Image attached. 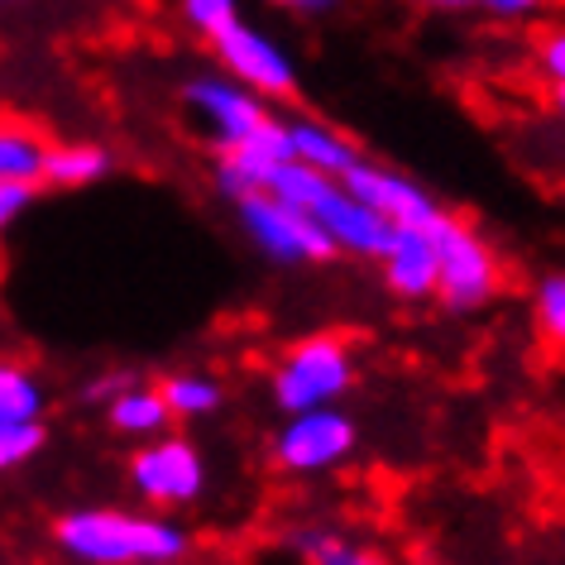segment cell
Returning a JSON list of instances; mask_svg holds the SVG:
<instances>
[{
	"instance_id": "20",
	"label": "cell",
	"mask_w": 565,
	"mask_h": 565,
	"mask_svg": "<svg viewBox=\"0 0 565 565\" xmlns=\"http://www.w3.org/2000/svg\"><path fill=\"white\" fill-rule=\"evenodd\" d=\"M49 427L44 422H0V475H15L44 456Z\"/></svg>"
},
{
	"instance_id": "8",
	"label": "cell",
	"mask_w": 565,
	"mask_h": 565,
	"mask_svg": "<svg viewBox=\"0 0 565 565\" xmlns=\"http://www.w3.org/2000/svg\"><path fill=\"white\" fill-rule=\"evenodd\" d=\"M206 49L216 53V67L225 77L245 82V87L259 92L264 102L278 106V102H292V96L302 92V73H298V63H292V53L282 49L264 24H249L245 15L235 24H225Z\"/></svg>"
},
{
	"instance_id": "6",
	"label": "cell",
	"mask_w": 565,
	"mask_h": 565,
	"mask_svg": "<svg viewBox=\"0 0 565 565\" xmlns=\"http://www.w3.org/2000/svg\"><path fill=\"white\" fill-rule=\"evenodd\" d=\"M125 479H130L135 499H145V508L173 513V508H192V503L206 499L211 465L192 436H178L168 427L159 436H149V441H135Z\"/></svg>"
},
{
	"instance_id": "23",
	"label": "cell",
	"mask_w": 565,
	"mask_h": 565,
	"mask_svg": "<svg viewBox=\"0 0 565 565\" xmlns=\"http://www.w3.org/2000/svg\"><path fill=\"white\" fill-rule=\"evenodd\" d=\"M34 196H39V188H30V182H0V235H10L24 221Z\"/></svg>"
},
{
	"instance_id": "3",
	"label": "cell",
	"mask_w": 565,
	"mask_h": 565,
	"mask_svg": "<svg viewBox=\"0 0 565 565\" xmlns=\"http://www.w3.org/2000/svg\"><path fill=\"white\" fill-rule=\"evenodd\" d=\"M182 106L202 125V135L221 149H274L288 159V139H282V116L274 102L249 92L245 82L225 73H196L182 82Z\"/></svg>"
},
{
	"instance_id": "7",
	"label": "cell",
	"mask_w": 565,
	"mask_h": 565,
	"mask_svg": "<svg viewBox=\"0 0 565 565\" xmlns=\"http://www.w3.org/2000/svg\"><path fill=\"white\" fill-rule=\"evenodd\" d=\"M360 450V422L345 413V403L335 407H307V413H288L278 422L268 456L274 470L292 479H317L350 465V456Z\"/></svg>"
},
{
	"instance_id": "4",
	"label": "cell",
	"mask_w": 565,
	"mask_h": 565,
	"mask_svg": "<svg viewBox=\"0 0 565 565\" xmlns=\"http://www.w3.org/2000/svg\"><path fill=\"white\" fill-rule=\"evenodd\" d=\"M427 231L436 245V302L446 312H479V307H489L499 298L503 259L470 221L441 211Z\"/></svg>"
},
{
	"instance_id": "14",
	"label": "cell",
	"mask_w": 565,
	"mask_h": 565,
	"mask_svg": "<svg viewBox=\"0 0 565 565\" xmlns=\"http://www.w3.org/2000/svg\"><path fill=\"white\" fill-rule=\"evenodd\" d=\"M116 153L92 139H67V145H49V163H44V188H63V192H82L96 188L102 178H110Z\"/></svg>"
},
{
	"instance_id": "16",
	"label": "cell",
	"mask_w": 565,
	"mask_h": 565,
	"mask_svg": "<svg viewBox=\"0 0 565 565\" xmlns=\"http://www.w3.org/2000/svg\"><path fill=\"white\" fill-rule=\"evenodd\" d=\"M159 393L173 422H206L225 407V384L211 370H173L159 379Z\"/></svg>"
},
{
	"instance_id": "10",
	"label": "cell",
	"mask_w": 565,
	"mask_h": 565,
	"mask_svg": "<svg viewBox=\"0 0 565 565\" xmlns=\"http://www.w3.org/2000/svg\"><path fill=\"white\" fill-rule=\"evenodd\" d=\"M307 216H317L321 221V231H327L335 239V249L345 254V259H364V264H374L379 254L388 249V239H393V225L379 216V211L370 202H360L355 192L345 188L341 178L331 182L327 192L312 202V211Z\"/></svg>"
},
{
	"instance_id": "25",
	"label": "cell",
	"mask_w": 565,
	"mask_h": 565,
	"mask_svg": "<svg viewBox=\"0 0 565 565\" xmlns=\"http://www.w3.org/2000/svg\"><path fill=\"white\" fill-rule=\"evenodd\" d=\"M264 6H274L278 15H292V20H327L341 6H350V0H264Z\"/></svg>"
},
{
	"instance_id": "13",
	"label": "cell",
	"mask_w": 565,
	"mask_h": 565,
	"mask_svg": "<svg viewBox=\"0 0 565 565\" xmlns=\"http://www.w3.org/2000/svg\"><path fill=\"white\" fill-rule=\"evenodd\" d=\"M106 427L125 436V441H149L173 427V413H168L159 384H139V379H125V384L102 403Z\"/></svg>"
},
{
	"instance_id": "2",
	"label": "cell",
	"mask_w": 565,
	"mask_h": 565,
	"mask_svg": "<svg viewBox=\"0 0 565 565\" xmlns=\"http://www.w3.org/2000/svg\"><path fill=\"white\" fill-rule=\"evenodd\" d=\"M355 384H360L355 345L335 331L298 335V341L282 345L278 360L268 364V398H274V407L282 417L307 413V407L345 403Z\"/></svg>"
},
{
	"instance_id": "18",
	"label": "cell",
	"mask_w": 565,
	"mask_h": 565,
	"mask_svg": "<svg viewBox=\"0 0 565 565\" xmlns=\"http://www.w3.org/2000/svg\"><path fill=\"white\" fill-rule=\"evenodd\" d=\"M49 417V384L34 364L0 355V422H44Z\"/></svg>"
},
{
	"instance_id": "29",
	"label": "cell",
	"mask_w": 565,
	"mask_h": 565,
	"mask_svg": "<svg viewBox=\"0 0 565 565\" xmlns=\"http://www.w3.org/2000/svg\"><path fill=\"white\" fill-rule=\"evenodd\" d=\"M0 6H10V0H0Z\"/></svg>"
},
{
	"instance_id": "28",
	"label": "cell",
	"mask_w": 565,
	"mask_h": 565,
	"mask_svg": "<svg viewBox=\"0 0 565 565\" xmlns=\"http://www.w3.org/2000/svg\"><path fill=\"white\" fill-rule=\"evenodd\" d=\"M551 106H556V116L565 120V82H551Z\"/></svg>"
},
{
	"instance_id": "11",
	"label": "cell",
	"mask_w": 565,
	"mask_h": 565,
	"mask_svg": "<svg viewBox=\"0 0 565 565\" xmlns=\"http://www.w3.org/2000/svg\"><path fill=\"white\" fill-rule=\"evenodd\" d=\"M379 278L398 302H431L436 298V245L427 225H393L388 249L379 254Z\"/></svg>"
},
{
	"instance_id": "22",
	"label": "cell",
	"mask_w": 565,
	"mask_h": 565,
	"mask_svg": "<svg viewBox=\"0 0 565 565\" xmlns=\"http://www.w3.org/2000/svg\"><path fill=\"white\" fill-rule=\"evenodd\" d=\"M532 63H536V73H542L546 82H565V24H551V30L536 34Z\"/></svg>"
},
{
	"instance_id": "17",
	"label": "cell",
	"mask_w": 565,
	"mask_h": 565,
	"mask_svg": "<svg viewBox=\"0 0 565 565\" xmlns=\"http://www.w3.org/2000/svg\"><path fill=\"white\" fill-rule=\"evenodd\" d=\"M44 163H49V139L34 125L0 120V182L44 188Z\"/></svg>"
},
{
	"instance_id": "19",
	"label": "cell",
	"mask_w": 565,
	"mask_h": 565,
	"mask_svg": "<svg viewBox=\"0 0 565 565\" xmlns=\"http://www.w3.org/2000/svg\"><path fill=\"white\" fill-rule=\"evenodd\" d=\"M532 321L556 350H565V268L561 274H542L532 288Z\"/></svg>"
},
{
	"instance_id": "24",
	"label": "cell",
	"mask_w": 565,
	"mask_h": 565,
	"mask_svg": "<svg viewBox=\"0 0 565 565\" xmlns=\"http://www.w3.org/2000/svg\"><path fill=\"white\" fill-rule=\"evenodd\" d=\"M546 6H551V0H475V10H484L489 20H508V24L542 15Z\"/></svg>"
},
{
	"instance_id": "1",
	"label": "cell",
	"mask_w": 565,
	"mask_h": 565,
	"mask_svg": "<svg viewBox=\"0 0 565 565\" xmlns=\"http://www.w3.org/2000/svg\"><path fill=\"white\" fill-rule=\"evenodd\" d=\"M53 546L73 565H182L192 532L163 508L82 503L53 518Z\"/></svg>"
},
{
	"instance_id": "15",
	"label": "cell",
	"mask_w": 565,
	"mask_h": 565,
	"mask_svg": "<svg viewBox=\"0 0 565 565\" xmlns=\"http://www.w3.org/2000/svg\"><path fill=\"white\" fill-rule=\"evenodd\" d=\"M292 551L302 556V565H393L379 546L350 536L345 527H321V522L292 532Z\"/></svg>"
},
{
	"instance_id": "27",
	"label": "cell",
	"mask_w": 565,
	"mask_h": 565,
	"mask_svg": "<svg viewBox=\"0 0 565 565\" xmlns=\"http://www.w3.org/2000/svg\"><path fill=\"white\" fill-rule=\"evenodd\" d=\"M422 10H436V15H460V10H475V0H413Z\"/></svg>"
},
{
	"instance_id": "5",
	"label": "cell",
	"mask_w": 565,
	"mask_h": 565,
	"mask_svg": "<svg viewBox=\"0 0 565 565\" xmlns=\"http://www.w3.org/2000/svg\"><path fill=\"white\" fill-rule=\"evenodd\" d=\"M231 206H235V221L254 245V254L268 259L274 268H321V264L341 259V249L321 231V221L307 216L302 206L282 202L274 192H249Z\"/></svg>"
},
{
	"instance_id": "9",
	"label": "cell",
	"mask_w": 565,
	"mask_h": 565,
	"mask_svg": "<svg viewBox=\"0 0 565 565\" xmlns=\"http://www.w3.org/2000/svg\"><path fill=\"white\" fill-rule=\"evenodd\" d=\"M341 182L360 196V202H370L388 225H431L441 216V202H436L413 173H403V168L360 159Z\"/></svg>"
},
{
	"instance_id": "12",
	"label": "cell",
	"mask_w": 565,
	"mask_h": 565,
	"mask_svg": "<svg viewBox=\"0 0 565 565\" xmlns=\"http://www.w3.org/2000/svg\"><path fill=\"white\" fill-rule=\"evenodd\" d=\"M282 139H288V159L317 168V173H327V178H345L350 168L364 159L355 139L341 135L327 120H312V116H288L282 120Z\"/></svg>"
},
{
	"instance_id": "26",
	"label": "cell",
	"mask_w": 565,
	"mask_h": 565,
	"mask_svg": "<svg viewBox=\"0 0 565 565\" xmlns=\"http://www.w3.org/2000/svg\"><path fill=\"white\" fill-rule=\"evenodd\" d=\"M125 379H135V374H96V379H92V384H87V388H82V403L102 407V403L110 398V393H116V388L125 384Z\"/></svg>"
},
{
	"instance_id": "21",
	"label": "cell",
	"mask_w": 565,
	"mask_h": 565,
	"mask_svg": "<svg viewBox=\"0 0 565 565\" xmlns=\"http://www.w3.org/2000/svg\"><path fill=\"white\" fill-rule=\"evenodd\" d=\"M245 10H239V0H178V20L188 24L196 39H216L225 24H235Z\"/></svg>"
}]
</instances>
